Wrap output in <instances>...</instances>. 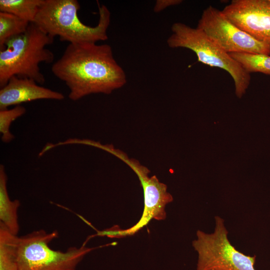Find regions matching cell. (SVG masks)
<instances>
[{"instance_id":"6da1fadb","label":"cell","mask_w":270,"mask_h":270,"mask_svg":"<svg viewBox=\"0 0 270 270\" xmlns=\"http://www.w3.org/2000/svg\"><path fill=\"white\" fill-rule=\"evenodd\" d=\"M52 71L67 86L74 101L94 94H110L126 82L108 44H69Z\"/></svg>"},{"instance_id":"7a4b0ae2","label":"cell","mask_w":270,"mask_h":270,"mask_svg":"<svg viewBox=\"0 0 270 270\" xmlns=\"http://www.w3.org/2000/svg\"><path fill=\"white\" fill-rule=\"evenodd\" d=\"M98 24H84L78 16L80 5L76 0H44L34 23L52 38L69 44L95 43L108 39L110 12L104 5H98Z\"/></svg>"},{"instance_id":"3957f363","label":"cell","mask_w":270,"mask_h":270,"mask_svg":"<svg viewBox=\"0 0 270 270\" xmlns=\"http://www.w3.org/2000/svg\"><path fill=\"white\" fill-rule=\"evenodd\" d=\"M54 38L34 22H30L24 33L14 36L0 50V86H4L13 76L28 78L42 84L45 78L40 64L50 63L53 52L46 46Z\"/></svg>"},{"instance_id":"277c9868","label":"cell","mask_w":270,"mask_h":270,"mask_svg":"<svg viewBox=\"0 0 270 270\" xmlns=\"http://www.w3.org/2000/svg\"><path fill=\"white\" fill-rule=\"evenodd\" d=\"M171 30L172 34L166 40L169 47L189 49L196 54L199 62L226 70L234 80L236 96L240 98L245 94L250 83V74L229 54L197 28L177 22L172 25Z\"/></svg>"},{"instance_id":"5b68a950","label":"cell","mask_w":270,"mask_h":270,"mask_svg":"<svg viewBox=\"0 0 270 270\" xmlns=\"http://www.w3.org/2000/svg\"><path fill=\"white\" fill-rule=\"evenodd\" d=\"M58 236V232L32 231L20 237L18 270H76L84 257L97 248L84 244L66 251L54 250L48 244Z\"/></svg>"},{"instance_id":"8992f818","label":"cell","mask_w":270,"mask_h":270,"mask_svg":"<svg viewBox=\"0 0 270 270\" xmlns=\"http://www.w3.org/2000/svg\"><path fill=\"white\" fill-rule=\"evenodd\" d=\"M215 226L211 234L196 232L192 246L198 254L196 270H256V256L238 250L230 242L224 220L215 216Z\"/></svg>"},{"instance_id":"52a82bcc","label":"cell","mask_w":270,"mask_h":270,"mask_svg":"<svg viewBox=\"0 0 270 270\" xmlns=\"http://www.w3.org/2000/svg\"><path fill=\"white\" fill-rule=\"evenodd\" d=\"M126 162L138 176L144 195V208L142 216L138 222L132 228L120 230L116 226L105 229L104 234L109 238H122L134 234L140 228L154 218L156 220H164L166 218V206L173 200L172 195L167 191V186L160 182L156 176H148L150 171L134 159L128 158L120 150L114 154Z\"/></svg>"},{"instance_id":"ba28073f","label":"cell","mask_w":270,"mask_h":270,"mask_svg":"<svg viewBox=\"0 0 270 270\" xmlns=\"http://www.w3.org/2000/svg\"><path fill=\"white\" fill-rule=\"evenodd\" d=\"M198 28L228 54L248 52L270 54V48L233 24L222 12L212 6L204 10Z\"/></svg>"},{"instance_id":"9c48e42d","label":"cell","mask_w":270,"mask_h":270,"mask_svg":"<svg viewBox=\"0 0 270 270\" xmlns=\"http://www.w3.org/2000/svg\"><path fill=\"white\" fill-rule=\"evenodd\" d=\"M222 12L236 26L270 48V0H233Z\"/></svg>"},{"instance_id":"30bf717a","label":"cell","mask_w":270,"mask_h":270,"mask_svg":"<svg viewBox=\"0 0 270 270\" xmlns=\"http://www.w3.org/2000/svg\"><path fill=\"white\" fill-rule=\"evenodd\" d=\"M34 80L13 76L0 90V110L38 100H62L60 92L39 86Z\"/></svg>"},{"instance_id":"8fae6325","label":"cell","mask_w":270,"mask_h":270,"mask_svg":"<svg viewBox=\"0 0 270 270\" xmlns=\"http://www.w3.org/2000/svg\"><path fill=\"white\" fill-rule=\"evenodd\" d=\"M8 176L2 164L0 166V221L14 234L18 235L20 226L18 210L20 203L18 200H10L7 188Z\"/></svg>"},{"instance_id":"7c38bea8","label":"cell","mask_w":270,"mask_h":270,"mask_svg":"<svg viewBox=\"0 0 270 270\" xmlns=\"http://www.w3.org/2000/svg\"><path fill=\"white\" fill-rule=\"evenodd\" d=\"M20 237L0 222V270H18Z\"/></svg>"},{"instance_id":"4fadbf2b","label":"cell","mask_w":270,"mask_h":270,"mask_svg":"<svg viewBox=\"0 0 270 270\" xmlns=\"http://www.w3.org/2000/svg\"><path fill=\"white\" fill-rule=\"evenodd\" d=\"M44 0H0V12L34 22Z\"/></svg>"},{"instance_id":"5bb4252c","label":"cell","mask_w":270,"mask_h":270,"mask_svg":"<svg viewBox=\"0 0 270 270\" xmlns=\"http://www.w3.org/2000/svg\"><path fill=\"white\" fill-rule=\"evenodd\" d=\"M30 23L12 14L0 12V50L10 40L25 32Z\"/></svg>"},{"instance_id":"9a60e30c","label":"cell","mask_w":270,"mask_h":270,"mask_svg":"<svg viewBox=\"0 0 270 270\" xmlns=\"http://www.w3.org/2000/svg\"><path fill=\"white\" fill-rule=\"evenodd\" d=\"M249 74L258 72L270 75V56L248 52L229 54Z\"/></svg>"},{"instance_id":"2e32d148","label":"cell","mask_w":270,"mask_h":270,"mask_svg":"<svg viewBox=\"0 0 270 270\" xmlns=\"http://www.w3.org/2000/svg\"><path fill=\"white\" fill-rule=\"evenodd\" d=\"M26 112V108L21 105L16 106L10 109L0 110V132L3 142H10L14 138V136L10 131L11 124Z\"/></svg>"},{"instance_id":"e0dca14e","label":"cell","mask_w":270,"mask_h":270,"mask_svg":"<svg viewBox=\"0 0 270 270\" xmlns=\"http://www.w3.org/2000/svg\"><path fill=\"white\" fill-rule=\"evenodd\" d=\"M181 0H158L154 7V11L159 12L168 7L178 5L182 2Z\"/></svg>"}]
</instances>
